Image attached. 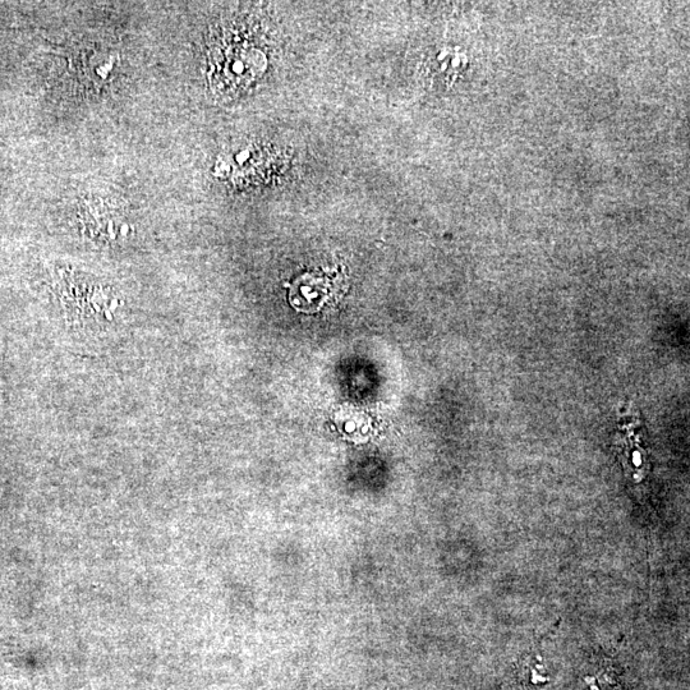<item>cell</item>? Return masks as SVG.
Instances as JSON below:
<instances>
[{
    "label": "cell",
    "instance_id": "1",
    "mask_svg": "<svg viewBox=\"0 0 690 690\" xmlns=\"http://www.w3.org/2000/svg\"><path fill=\"white\" fill-rule=\"evenodd\" d=\"M264 55L246 44H230L211 61V84L224 94L250 87L264 72Z\"/></svg>",
    "mask_w": 690,
    "mask_h": 690
}]
</instances>
